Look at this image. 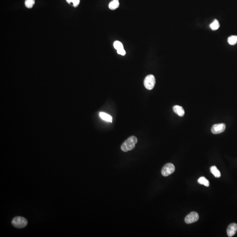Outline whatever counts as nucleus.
I'll list each match as a JSON object with an SVG mask.
<instances>
[{
    "instance_id": "10",
    "label": "nucleus",
    "mask_w": 237,
    "mask_h": 237,
    "mask_svg": "<svg viewBox=\"0 0 237 237\" xmlns=\"http://www.w3.org/2000/svg\"><path fill=\"white\" fill-rule=\"evenodd\" d=\"M119 3L118 0H113L110 2L109 5V7L111 10H115L119 7Z\"/></svg>"
},
{
    "instance_id": "3",
    "label": "nucleus",
    "mask_w": 237,
    "mask_h": 237,
    "mask_svg": "<svg viewBox=\"0 0 237 237\" xmlns=\"http://www.w3.org/2000/svg\"><path fill=\"white\" fill-rule=\"evenodd\" d=\"M156 82V78L155 76L152 75H149L144 80V86L148 90H151L154 89Z\"/></svg>"
},
{
    "instance_id": "18",
    "label": "nucleus",
    "mask_w": 237,
    "mask_h": 237,
    "mask_svg": "<svg viewBox=\"0 0 237 237\" xmlns=\"http://www.w3.org/2000/svg\"><path fill=\"white\" fill-rule=\"evenodd\" d=\"M80 3V0H75V1L73 2L72 4L74 7H75L76 8V7H77V6H78Z\"/></svg>"
},
{
    "instance_id": "4",
    "label": "nucleus",
    "mask_w": 237,
    "mask_h": 237,
    "mask_svg": "<svg viewBox=\"0 0 237 237\" xmlns=\"http://www.w3.org/2000/svg\"><path fill=\"white\" fill-rule=\"evenodd\" d=\"M175 171L174 165L171 163H168L164 166L161 171L162 175L164 177H167L172 174Z\"/></svg>"
},
{
    "instance_id": "5",
    "label": "nucleus",
    "mask_w": 237,
    "mask_h": 237,
    "mask_svg": "<svg viewBox=\"0 0 237 237\" xmlns=\"http://www.w3.org/2000/svg\"><path fill=\"white\" fill-rule=\"evenodd\" d=\"M199 219V215L197 212H192L185 217L184 221L187 224L196 222Z\"/></svg>"
},
{
    "instance_id": "1",
    "label": "nucleus",
    "mask_w": 237,
    "mask_h": 237,
    "mask_svg": "<svg viewBox=\"0 0 237 237\" xmlns=\"http://www.w3.org/2000/svg\"><path fill=\"white\" fill-rule=\"evenodd\" d=\"M137 142V138L135 136H131L122 144L121 146V149L124 152H127L132 150L135 148Z\"/></svg>"
},
{
    "instance_id": "19",
    "label": "nucleus",
    "mask_w": 237,
    "mask_h": 237,
    "mask_svg": "<svg viewBox=\"0 0 237 237\" xmlns=\"http://www.w3.org/2000/svg\"><path fill=\"white\" fill-rule=\"evenodd\" d=\"M66 1L69 4H72L73 2H74L75 0H66Z\"/></svg>"
},
{
    "instance_id": "9",
    "label": "nucleus",
    "mask_w": 237,
    "mask_h": 237,
    "mask_svg": "<svg viewBox=\"0 0 237 237\" xmlns=\"http://www.w3.org/2000/svg\"><path fill=\"white\" fill-rule=\"evenodd\" d=\"M210 172L211 173L216 177V178H219L221 177V173L220 171L217 169L216 166H211L210 168Z\"/></svg>"
},
{
    "instance_id": "16",
    "label": "nucleus",
    "mask_w": 237,
    "mask_h": 237,
    "mask_svg": "<svg viewBox=\"0 0 237 237\" xmlns=\"http://www.w3.org/2000/svg\"><path fill=\"white\" fill-rule=\"evenodd\" d=\"M114 47L116 50L121 49H124L123 46V44H122V43L120 42V41H116L114 44Z\"/></svg>"
},
{
    "instance_id": "2",
    "label": "nucleus",
    "mask_w": 237,
    "mask_h": 237,
    "mask_svg": "<svg viewBox=\"0 0 237 237\" xmlns=\"http://www.w3.org/2000/svg\"><path fill=\"white\" fill-rule=\"evenodd\" d=\"M12 225L17 228H23L27 226L28 221L24 217L16 216L13 218L11 221Z\"/></svg>"
},
{
    "instance_id": "15",
    "label": "nucleus",
    "mask_w": 237,
    "mask_h": 237,
    "mask_svg": "<svg viewBox=\"0 0 237 237\" xmlns=\"http://www.w3.org/2000/svg\"><path fill=\"white\" fill-rule=\"evenodd\" d=\"M35 4V0H26L25 4L26 7L28 9H31Z\"/></svg>"
},
{
    "instance_id": "7",
    "label": "nucleus",
    "mask_w": 237,
    "mask_h": 237,
    "mask_svg": "<svg viewBox=\"0 0 237 237\" xmlns=\"http://www.w3.org/2000/svg\"><path fill=\"white\" fill-rule=\"evenodd\" d=\"M237 231V224L236 223H232L228 226L227 230L228 236L231 237L236 234Z\"/></svg>"
},
{
    "instance_id": "11",
    "label": "nucleus",
    "mask_w": 237,
    "mask_h": 237,
    "mask_svg": "<svg viewBox=\"0 0 237 237\" xmlns=\"http://www.w3.org/2000/svg\"><path fill=\"white\" fill-rule=\"evenodd\" d=\"M99 115L101 118H102V119H103V120L107 121V122H111V123H112V117L111 116L109 115L108 114H106V113L101 112V113H100Z\"/></svg>"
},
{
    "instance_id": "8",
    "label": "nucleus",
    "mask_w": 237,
    "mask_h": 237,
    "mask_svg": "<svg viewBox=\"0 0 237 237\" xmlns=\"http://www.w3.org/2000/svg\"><path fill=\"white\" fill-rule=\"evenodd\" d=\"M173 111H174L175 114H178L179 116L181 117H182L184 116L185 112H184V109L181 106H175L173 107Z\"/></svg>"
},
{
    "instance_id": "17",
    "label": "nucleus",
    "mask_w": 237,
    "mask_h": 237,
    "mask_svg": "<svg viewBox=\"0 0 237 237\" xmlns=\"http://www.w3.org/2000/svg\"><path fill=\"white\" fill-rule=\"evenodd\" d=\"M117 52L119 55H121V56H124L126 54L125 51L124 49H121L118 50H117Z\"/></svg>"
},
{
    "instance_id": "12",
    "label": "nucleus",
    "mask_w": 237,
    "mask_h": 237,
    "mask_svg": "<svg viewBox=\"0 0 237 237\" xmlns=\"http://www.w3.org/2000/svg\"><path fill=\"white\" fill-rule=\"evenodd\" d=\"M198 183L202 185H205L206 187H208L209 185V182L207 179L205 177H200L198 180Z\"/></svg>"
},
{
    "instance_id": "13",
    "label": "nucleus",
    "mask_w": 237,
    "mask_h": 237,
    "mask_svg": "<svg viewBox=\"0 0 237 237\" xmlns=\"http://www.w3.org/2000/svg\"><path fill=\"white\" fill-rule=\"evenodd\" d=\"M228 41L230 45H235L237 42V36H230L228 38Z\"/></svg>"
},
{
    "instance_id": "14",
    "label": "nucleus",
    "mask_w": 237,
    "mask_h": 237,
    "mask_svg": "<svg viewBox=\"0 0 237 237\" xmlns=\"http://www.w3.org/2000/svg\"><path fill=\"white\" fill-rule=\"evenodd\" d=\"M211 29L213 30H217L220 27V24L218 20L215 19L211 24L210 25Z\"/></svg>"
},
{
    "instance_id": "6",
    "label": "nucleus",
    "mask_w": 237,
    "mask_h": 237,
    "mask_svg": "<svg viewBox=\"0 0 237 237\" xmlns=\"http://www.w3.org/2000/svg\"><path fill=\"white\" fill-rule=\"evenodd\" d=\"M225 129H226L225 124L223 123L216 124L213 125L212 126L211 128V132L213 134H219L224 132Z\"/></svg>"
}]
</instances>
